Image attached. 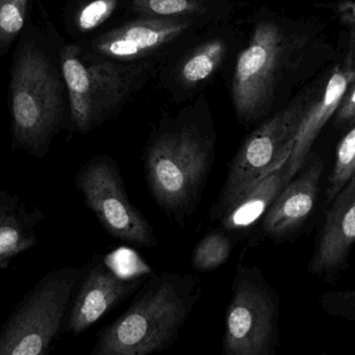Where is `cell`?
<instances>
[{
  "instance_id": "9c48e42d",
  "label": "cell",
  "mask_w": 355,
  "mask_h": 355,
  "mask_svg": "<svg viewBox=\"0 0 355 355\" xmlns=\"http://www.w3.org/2000/svg\"><path fill=\"white\" fill-rule=\"evenodd\" d=\"M280 297L257 266L239 263L222 340L224 355H275Z\"/></svg>"
},
{
  "instance_id": "7402d4cb",
  "label": "cell",
  "mask_w": 355,
  "mask_h": 355,
  "mask_svg": "<svg viewBox=\"0 0 355 355\" xmlns=\"http://www.w3.org/2000/svg\"><path fill=\"white\" fill-rule=\"evenodd\" d=\"M32 0H0V57L9 53L28 24Z\"/></svg>"
},
{
  "instance_id": "5b68a950",
  "label": "cell",
  "mask_w": 355,
  "mask_h": 355,
  "mask_svg": "<svg viewBox=\"0 0 355 355\" xmlns=\"http://www.w3.org/2000/svg\"><path fill=\"white\" fill-rule=\"evenodd\" d=\"M60 64L72 128L85 135L116 117L162 65L159 61L118 63L90 57L78 43L60 49Z\"/></svg>"
},
{
  "instance_id": "6da1fadb",
  "label": "cell",
  "mask_w": 355,
  "mask_h": 355,
  "mask_svg": "<svg viewBox=\"0 0 355 355\" xmlns=\"http://www.w3.org/2000/svg\"><path fill=\"white\" fill-rule=\"evenodd\" d=\"M246 36L226 72L236 121L252 128L286 105L338 60L325 20L257 8L245 16Z\"/></svg>"
},
{
  "instance_id": "d4e9b609",
  "label": "cell",
  "mask_w": 355,
  "mask_h": 355,
  "mask_svg": "<svg viewBox=\"0 0 355 355\" xmlns=\"http://www.w3.org/2000/svg\"><path fill=\"white\" fill-rule=\"evenodd\" d=\"M317 9L328 10L345 30L355 28V3L353 0H332L327 3H315Z\"/></svg>"
},
{
  "instance_id": "ac0fdd59",
  "label": "cell",
  "mask_w": 355,
  "mask_h": 355,
  "mask_svg": "<svg viewBox=\"0 0 355 355\" xmlns=\"http://www.w3.org/2000/svg\"><path fill=\"white\" fill-rule=\"evenodd\" d=\"M36 220L19 198L0 192V261L15 257L37 244Z\"/></svg>"
},
{
  "instance_id": "2e32d148",
  "label": "cell",
  "mask_w": 355,
  "mask_h": 355,
  "mask_svg": "<svg viewBox=\"0 0 355 355\" xmlns=\"http://www.w3.org/2000/svg\"><path fill=\"white\" fill-rule=\"evenodd\" d=\"M130 17L178 18L207 24L238 17L248 0H120Z\"/></svg>"
},
{
  "instance_id": "9a60e30c",
  "label": "cell",
  "mask_w": 355,
  "mask_h": 355,
  "mask_svg": "<svg viewBox=\"0 0 355 355\" xmlns=\"http://www.w3.org/2000/svg\"><path fill=\"white\" fill-rule=\"evenodd\" d=\"M307 271L334 284L347 269L355 241V176L328 205Z\"/></svg>"
},
{
  "instance_id": "d6986e66",
  "label": "cell",
  "mask_w": 355,
  "mask_h": 355,
  "mask_svg": "<svg viewBox=\"0 0 355 355\" xmlns=\"http://www.w3.org/2000/svg\"><path fill=\"white\" fill-rule=\"evenodd\" d=\"M119 9L120 0H80L68 10L66 28L76 38L88 36L105 26Z\"/></svg>"
},
{
  "instance_id": "7a4b0ae2",
  "label": "cell",
  "mask_w": 355,
  "mask_h": 355,
  "mask_svg": "<svg viewBox=\"0 0 355 355\" xmlns=\"http://www.w3.org/2000/svg\"><path fill=\"white\" fill-rule=\"evenodd\" d=\"M217 130L200 93L173 113H164L143 155L149 193L178 227L196 213L215 162Z\"/></svg>"
},
{
  "instance_id": "e0dca14e",
  "label": "cell",
  "mask_w": 355,
  "mask_h": 355,
  "mask_svg": "<svg viewBox=\"0 0 355 355\" xmlns=\"http://www.w3.org/2000/svg\"><path fill=\"white\" fill-rule=\"evenodd\" d=\"M286 163L261 178L221 214L218 220L225 232H247L261 221L272 201L286 186Z\"/></svg>"
},
{
  "instance_id": "8fae6325",
  "label": "cell",
  "mask_w": 355,
  "mask_h": 355,
  "mask_svg": "<svg viewBox=\"0 0 355 355\" xmlns=\"http://www.w3.org/2000/svg\"><path fill=\"white\" fill-rule=\"evenodd\" d=\"M130 18L86 42L78 43L83 53L118 63H163L197 33L211 26L193 19Z\"/></svg>"
},
{
  "instance_id": "ba28073f",
  "label": "cell",
  "mask_w": 355,
  "mask_h": 355,
  "mask_svg": "<svg viewBox=\"0 0 355 355\" xmlns=\"http://www.w3.org/2000/svg\"><path fill=\"white\" fill-rule=\"evenodd\" d=\"M246 36L244 17L211 24L162 63L157 88L171 103H186L225 76Z\"/></svg>"
},
{
  "instance_id": "8992f818",
  "label": "cell",
  "mask_w": 355,
  "mask_h": 355,
  "mask_svg": "<svg viewBox=\"0 0 355 355\" xmlns=\"http://www.w3.org/2000/svg\"><path fill=\"white\" fill-rule=\"evenodd\" d=\"M330 67L302 87L286 105L257 124V128L245 138L230 162L211 217L218 219L239 197L288 161L297 128L313 99L319 95Z\"/></svg>"
},
{
  "instance_id": "3957f363",
  "label": "cell",
  "mask_w": 355,
  "mask_h": 355,
  "mask_svg": "<svg viewBox=\"0 0 355 355\" xmlns=\"http://www.w3.org/2000/svg\"><path fill=\"white\" fill-rule=\"evenodd\" d=\"M202 295L199 278L164 272L145 280L128 309L97 336L92 355H148L170 348Z\"/></svg>"
},
{
  "instance_id": "cb8c5ba5",
  "label": "cell",
  "mask_w": 355,
  "mask_h": 355,
  "mask_svg": "<svg viewBox=\"0 0 355 355\" xmlns=\"http://www.w3.org/2000/svg\"><path fill=\"white\" fill-rule=\"evenodd\" d=\"M331 120L334 125L340 130H348L355 125V82L349 85L340 97Z\"/></svg>"
},
{
  "instance_id": "44dd1931",
  "label": "cell",
  "mask_w": 355,
  "mask_h": 355,
  "mask_svg": "<svg viewBox=\"0 0 355 355\" xmlns=\"http://www.w3.org/2000/svg\"><path fill=\"white\" fill-rule=\"evenodd\" d=\"M234 244L225 232H211L203 236L192 254L193 269L211 272L223 266L232 255Z\"/></svg>"
},
{
  "instance_id": "30bf717a",
  "label": "cell",
  "mask_w": 355,
  "mask_h": 355,
  "mask_svg": "<svg viewBox=\"0 0 355 355\" xmlns=\"http://www.w3.org/2000/svg\"><path fill=\"white\" fill-rule=\"evenodd\" d=\"M76 188L110 236L143 248L157 246L153 226L128 198L115 159L107 155L89 159L76 172Z\"/></svg>"
},
{
  "instance_id": "5bb4252c",
  "label": "cell",
  "mask_w": 355,
  "mask_h": 355,
  "mask_svg": "<svg viewBox=\"0 0 355 355\" xmlns=\"http://www.w3.org/2000/svg\"><path fill=\"white\" fill-rule=\"evenodd\" d=\"M324 166L320 155H309L261 218V230L266 236L282 241L296 234L306 223L317 205Z\"/></svg>"
},
{
  "instance_id": "ffe728a7",
  "label": "cell",
  "mask_w": 355,
  "mask_h": 355,
  "mask_svg": "<svg viewBox=\"0 0 355 355\" xmlns=\"http://www.w3.org/2000/svg\"><path fill=\"white\" fill-rule=\"evenodd\" d=\"M355 176V125L347 130L336 151L334 169L328 180L325 192V207L332 202L336 195Z\"/></svg>"
},
{
  "instance_id": "7c38bea8",
  "label": "cell",
  "mask_w": 355,
  "mask_h": 355,
  "mask_svg": "<svg viewBox=\"0 0 355 355\" xmlns=\"http://www.w3.org/2000/svg\"><path fill=\"white\" fill-rule=\"evenodd\" d=\"M344 53L340 51L338 60L330 67L327 78L305 112L297 128L292 150L284 168L286 184L304 165L319 135L336 111L340 97L351 83L355 82V28L346 31Z\"/></svg>"
},
{
  "instance_id": "52a82bcc",
  "label": "cell",
  "mask_w": 355,
  "mask_h": 355,
  "mask_svg": "<svg viewBox=\"0 0 355 355\" xmlns=\"http://www.w3.org/2000/svg\"><path fill=\"white\" fill-rule=\"evenodd\" d=\"M87 267H64L43 276L0 328V355H45L59 336Z\"/></svg>"
},
{
  "instance_id": "603a6c76",
  "label": "cell",
  "mask_w": 355,
  "mask_h": 355,
  "mask_svg": "<svg viewBox=\"0 0 355 355\" xmlns=\"http://www.w3.org/2000/svg\"><path fill=\"white\" fill-rule=\"evenodd\" d=\"M354 301L355 292L353 290L327 292L322 296L321 304L329 315L353 321L355 318Z\"/></svg>"
},
{
  "instance_id": "277c9868",
  "label": "cell",
  "mask_w": 355,
  "mask_h": 355,
  "mask_svg": "<svg viewBox=\"0 0 355 355\" xmlns=\"http://www.w3.org/2000/svg\"><path fill=\"white\" fill-rule=\"evenodd\" d=\"M12 149L43 159L62 130L67 89L58 60L35 35L19 37L13 55L9 88Z\"/></svg>"
},
{
  "instance_id": "4fadbf2b",
  "label": "cell",
  "mask_w": 355,
  "mask_h": 355,
  "mask_svg": "<svg viewBox=\"0 0 355 355\" xmlns=\"http://www.w3.org/2000/svg\"><path fill=\"white\" fill-rule=\"evenodd\" d=\"M144 276H124L103 261L87 267L66 317V331L78 336L140 288Z\"/></svg>"
}]
</instances>
